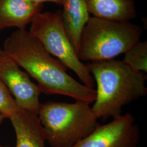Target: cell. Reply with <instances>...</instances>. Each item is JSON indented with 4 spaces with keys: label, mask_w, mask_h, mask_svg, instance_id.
I'll list each match as a JSON object with an SVG mask.
<instances>
[{
    "label": "cell",
    "mask_w": 147,
    "mask_h": 147,
    "mask_svg": "<svg viewBox=\"0 0 147 147\" xmlns=\"http://www.w3.org/2000/svg\"><path fill=\"white\" fill-rule=\"evenodd\" d=\"M3 50L37 81L42 93L65 95L90 104L94 102L95 89L72 78L67 68L26 29L18 30L7 38Z\"/></svg>",
    "instance_id": "6da1fadb"
},
{
    "label": "cell",
    "mask_w": 147,
    "mask_h": 147,
    "mask_svg": "<svg viewBox=\"0 0 147 147\" xmlns=\"http://www.w3.org/2000/svg\"><path fill=\"white\" fill-rule=\"evenodd\" d=\"M86 65L96 84L92 109L98 119L120 116L123 107L147 95V74L134 70L122 61L113 59Z\"/></svg>",
    "instance_id": "7a4b0ae2"
},
{
    "label": "cell",
    "mask_w": 147,
    "mask_h": 147,
    "mask_svg": "<svg viewBox=\"0 0 147 147\" xmlns=\"http://www.w3.org/2000/svg\"><path fill=\"white\" fill-rule=\"evenodd\" d=\"M38 118L53 147H72L99 125L90 104L79 101L46 102L40 105Z\"/></svg>",
    "instance_id": "3957f363"
},
{
    "label": "cell",
    "mask_w": 147,
    "mask_h": 147,
    "mask_svg": "<svg viewBox=\"0 0 147 147\" xmlns=\"http://www.w3.org/2000/svg\"><path fill=\"white\" fill-rule=\"evenodd\" d=\"M142 28L130 22L90 17L81 37L78 56L89 62L113 59L140 41Z\"/></svg>",
    "instance_id": "277c9868"
},
{
    "label": "cell",
    "mask_w": 147,
    "mask_h": 147,
    "mask_svg": "<svg viewBox=\"0 0 147 147\" xmlns=\"http://www.w3.org/2000/svg\"><path fill=\"white\" fill-rule=\"evenodd\" d=\"M28 31L53 56L73 70L83 84L94 88V80L86 65L79 59L65 31L61 11H40L32 21Z\"/></svg>",
    "instance_id": "5b68a950"
},
{
    "label": "cell",
    "mask_w": 147,
    "mask_h": 147,
    "mask_svg": "<svg viewBox=\"0 0 147 147\" xmlns=\"http://www.w3.org/2000/svg\"><path fill=\"white\" fill-rule=\"evenodd\" d=\"M140 127L135 117L127 113L99 125L89 135L72 147H138Z\"/></svg>",
    "instance_id": "8992f818"
},
{
    "label": "cell",
    "mask_w": 147,
    "mask_h": 147,
    "mask_svg": "<svg viewBox=\"0 0 147 147\" xmlns=\"http://www.w3.org/2000/svg\"><path fill=\"white\" fill-rule=\"evenodd\" d=\"M0 79L20 107L38 116L42 104L39 100L42 93L39 87L3 50L0 54Z\"/></svg>",
    "instance_id": "52a82bcc"
},
{
    "label": "cell",
    "mask_w": 147,
    "mask_h": 147,
    "mask_svg": "<svg viewBox=\"0 0 147 147\" xmlns=\"http://www.w3.org/2000/svg\"><path fill=\"white\" fill-rule=\"evenodd\" d=\"M9 119L16 132V147H45L47 140L38 116L20 107Z\"/></svg>",
    "instance_id": "ba28073f"
},
{
    "label": "cell",
    "mask_w": 147,
    "mask_h": 147,
    "mask_svg": "<svg viewBox=\"0 0 147 147\" xmlns=\"http://www.w3.org/2000/svg\"><path fill=\"white\" fill-rule=\"evenodd\" d=\"M42 7L30 0H0V31L11 27L26 29Z\"/></svg>",
    "instance_id": "9c48e42d"
},
{
    "label": "cell",
    "mask_w": 147,
    "mask_h": 147,
    "mask_svg": "<svg viewBox=\"0 0 147 147\" xmlns=\"http://www.w3.org/2000/svg\"><path fill=\"white\" fill-rule=\"evenodd\" d=\"M61 18L69 39L78 54L81 37L90 18L86 0H62Z\"/></svg>",
    "instance_id": "30bf717a"
},
{
    "label": "cell",
    "mask_w": 147,
    "mask_h": 147,
    "mask_svg": "<svg viewBox=\"0 0 147 147\" xmlns=\"http://www.w3.org/2000/svg\"><path fill=\"white\" fill-rule=\"evenodd\" d=\"M90 14L105 20L130 22L137 18L135 0H86Z\"/></svg>",
    "instance_id": "8fae6325"
},
{
    "label": "cell",
    "mask_w": 147,
    "mask_h": 147,
    "mask_svg": "<svg viewBox=\"0 0 147 147\" xmlns=\"http://www.w3.org/2000/svg\"><path fill=\"white\" fill-rule=\"evenodd\" d=\"M122 61L137 71L147 73V42H138L124 53Z\"/></svg>",
    "instance_id": "7c38bea8"
},
{
    "label": "cell",
    "mask_w": 147,
    "mask_h": 147,
    "mask_svg": "<svg viewBox=\"0 0 147 147\" xmlns=\"http://www.w3.org/2000/svg\"><path fill=\"white\" fill-rule=\"evenodd\" d=\"M19 109L14 98L0 79V114L9 119Z\"/></svg>",
    "instance_id": "4fadbf2b"
},
{
    "label": "cell",
    "mask_w": 147,
    "mask_h": 147,
    "mask_svg": "<svg viewBox=\"0 0 147 147\" xmlns=\"http://www.w3.org/2000/svg\"><path fill=\"white\" fill-rule=\"evenodd\" d=\"M32 2L37 5H42L44 2H52L58 5H62V0H30Z\"/></svg>",
    "instance_id": "5bb4252c"
},
{
    "label": "cell",
    "mask_w": 147,
    "mask_h": 147,
    "mask_svg": "<svg viewBox=\"0 0 147 147\" xmlns=\"http://www.w3.org/2000/svg\"><path fill=\"white\" fill-rule=\"evenodd\" d=\"M5 118V117L3 116H2V115L0 114V124L2 123V122L3 121V119Z\"/></svg>",
    "instance_id": "9a60e30c"
},
{
    "label": "cell",
    "mask_w": 147,
    "mask_h": 147,
    "mask_svg": "<svg viewBox=\"0 0 147 147\" xmlns=\"http://www.w3.org/2000/svg\"><path fill=\"white\" fill-rule=\"evenodd\" d=\"M2 49H1V48H0V54L1 53H2Z\"/></svg>",
    "instance_id": "2e32d148"
},
{
    "label": "cell",
    "mask_w": 147,
    "mask_h": 147,
    "mask_svg": "<svg viewBox=\"0 0 147 147\" xmlns=\"http://www.w3.org/2000/svg\"><path fill=\"white\" fill-rule=\"evenodd\" d=\"M0 147H3V146H0Z\"/></svg>",
    "instance_id": "e0dca14e"
}]
</instances>
